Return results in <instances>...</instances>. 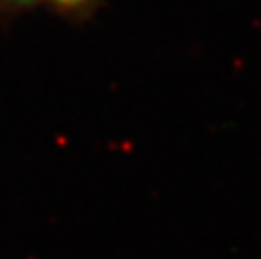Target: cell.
I'll use <instances>...</instances> for the list:
<instances>
[{
	"label": "cell",
	"instance_id": "cell-1",
	"mask_svg": "<svg viewBox=\"0 0 261 259\" xmlns=\"http://www.w3.org/2000/svg\"><path fill=\"white\" fill-rule=\"evenodd\" d=\"M0 2H10V4H47L53 8H61V10H80L88 4H92L94 0H0Z\"/></svg>",
	"mask_w": 261,
	"mask_h": 259
}]
</instances>
